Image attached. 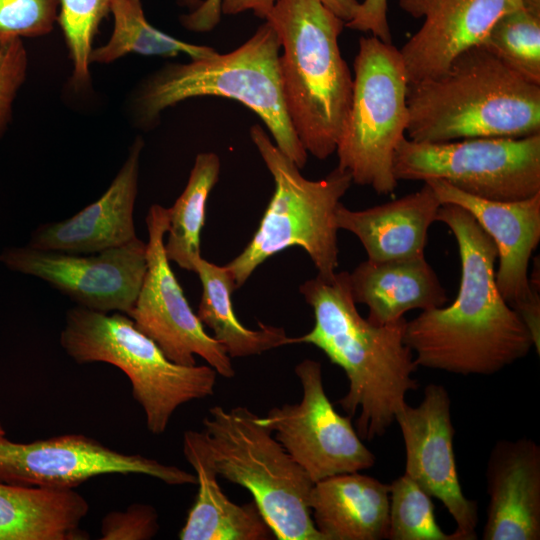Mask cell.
I'll return each instance as SVG.
<instances>
[{
    "label": "cell",
    "mask_w": 540,
    "mask_h": 540,
    "mask_svg": "<svg viewBox=\"0 0 540 540\" xmlns=\"http://www.w3.org/2000/svg\"><path fill=\"white\" fill-rule=\"evenodd\" d=\"M436 221L445 224L457 242L459 291L450 305L406 321L404 341L418 367L463 376L493 375L525 358L533 339L497 288L498 251L491 237L468 211L454 204H442Z\"/></svg>",
    "instance_id": "6da1fadb"
},
{
    "label": "cell",
    "mask_w": 540,
    "mask_h": 540,
    "mask_svg": "<svg viewBox=\"0 0 540 540\" xmlns=\"http://www.w3.org/2000/svg\"><path fill=\"white\" fill-rule=\"evenodd\" d=\"M314 314L313 328L291 343L311 344L339 366L348 391L338 404L351 418L358 413L361 439L380 437L395 422L406 394L418 388V366L404 341L406 319L378 325L363 318L352 296L349 272L317 274L300 286Z\"/></svg>",
    "instance_id": "7a4b0ae2"
},
{
    "label": "cell",
    "mask_w": 540,
    "mask_h": 540,
    "mask_svg": "<svg viewBox=\"0 0 540 540\" xmlns=\"http://www.w3.org/2000/svg\"><path fill=\"white\" fill-rule=\"evenodd\" d=\"M406 135L416 142L540 134V85L482 45L460 53L442 74L410 82Z\"/></svg>",
    "instance_id": "3957f363"
},
{
    "label": "cell",
    "mask_w": 540,
    "mask_h": 540,
    "mask_svg": "<svg viewBox=\"0 0 540 540\" xmlns=\"http://www.w3.org/2000/svg\"><path fill=\"white\" fill-rule=\"evenodd\" d=\"M264 20L280 40L292 127L307 153L327 159L336 151L352 97L353 77L338 42L345 22L318 0H277Z\"/></svg>",
    "instance_id": "277c9868"
},
{
    "label": "cell",
    "mask_w": 540,
    "mask_h": 540,
    "mask_svg": "<svg viewBox=\"0 0 540 540\" xmlns=\"http://www.w3.org/2000/svg\"><path fill=\"white\" fill-rule=\"evenodd\" d=\"M280 40L264 21L235 50L170 63L150 76L140 87L134 111L140 125L150 127L167 108L186 99L219 96L241 102L265 124L279 150L299 169L308 153L287 114L279 69Z\"/></svg>",
    "instance_id": "5b68a950"
},
{
    "label": "cell",
    "mask_w": 540,
    "mask_h": 540,
    "mask_svg": "<svg viewBox=\"0 0 540 540\" xmlns=\"http://www.w3.org/2000/svg\"><path fill=\"white\" fill-rule=\"evenodd\" d=\"M199 438L218 476L247 489L278 540H324L309 507L314 482L244 406H214Z\"/></svg>",
    "instance_id": "8992f818"
},
{
    "label": "cell",
    "mask_w": 540,
    "mask_h": 540,
    "mask_svg": "<svg viewBox=\"0 0 540 540\" xmlns=\"http://www.w3.org/2000/svg\"><path fill=\"white\" fill-rule=\"evenodd\" d=\"M250 137L274 179V192L259 226L244 250L225 266L235 288L245 284L259 265L290 247L302 248L318 274L330 275L338 267L339 228L336 209L353 181L338 166L319 180L301 175L296 164L284 155L259 124Z\"/></svg>",
    "instance_id": "52a82bcc"
},
{
    "label": "cell",
    "mask_w": 540,
    "mask_h": 540,
    "mask_svg": "<svg viewBox=\"0 0 540 540\" xmlns=\"http://www.w3.org/2000/svg\"><path fill=\"white\" fill-rule=\"evenodd\" d=\"M60 344L79 364L104 362L122 370L154 435L166 431L179 406L214 394L217 372L211 366L172 362L124 313L73 307L66 312Z\"/></svg>",
    "instance_id": "ba28073f"
},
{
    "label": "cell",
    "mask_w": 540,
    "mask_h": 540,
    "mask_svg": "<svg viewBox=\"0 0 540 540\" xmlns=\"http://www.w3.org/2000/svg\"><path fill=\"white\" fill-rule=\"evenodd\" d=\"M408 84L399 49L373 35L360 37L350 108L335 152L353 183L379 194L392 193L398 183L393 156L406 137Z\"/></svg>",
    "instance_id": "9c48e42d"
},
{
    "label": "cell",
    "mask_w": 540,
    "mask_h": 540,
    "mask_svg": "<svg viewBox=\"0 0 540 540\" xmlns=\"http://www.w3.org/2000/svg\"><path fill=\"white\" fill-rule=\"evenodd\" d=\"M397 181L440 179L487 200L517 201L540 192V134L447 142L403 138L393 156Z\"/></svg>",
    "instance_id": "30bf717a"
},
{
    "label": "cell",
    "mask_w": 540,
    "mask_h": 540,
    "mask_svg": "<svg viewBox=\"0 0 540 540\" xmlns=\"http://www.w3.org/2000/svg\"><path fill=\"white\" fill-rule=\"evenodd\" d=\"M146 273L128 316L137 329L151 338L172 362L196 365L203 358L217 374L232 378L235 370L224 347L208 335L190 307L170 266L164 241L169 226V210L153 204L146 216Z\"/></svg>",
    "instance_id": "8fae6325"
},
{
    "label": "cell",
    "mask_w": 540,
    "mask_h": 540,
    "mask_svg": "<svg viewBox=\"0 0 540 540\" xmlns=\"http://www.w3.org/2000/svg\"><path fill=\"white\" fill-rule=\"evenodd\" d=\"M302 387L298 403L283 404L259 416L262 425L315 483L326 477L371 468L375 455L351 423L330 402L323 385L321 363L304 359L295 367Z\"/></svg>",
    "instance_id": "7c38bea8"
},
{
    "label": "cell",
    "mask_w": 540,
    "mask_h": 540,
    "mask_svg": "<svg viewBox=\"0 0 540 540\" xmlns=\"http://www.w3.org/2000/svg\"><path fill=\"white\" fill-rule=\"evenodd\" d=\"M0 261L11 271L34 276L77 306L129 314L146 269V243L138 237L118 247L74 254L30 245L5 248Z\"/></svg>",
    "instance_id": "4fadbf2b"
},
{
    "label": "cell",
    "mask_w": 540,
    "mask_h": 540,
    "mask_svg": "<svg viewBox=\"0 0 540 540\" xmlns=\"http://www.w3.org/2000/svg\"><path fill=\"white\" fill-rule=\"evenodd\" d=\"M143 474L169 485L196 484V475L139 454H125L81 434L31 443L0 438V482L74 489L103 474Z\"/></svg>",
    "instance_id": "5bb4252c"
},
{
    "label": "cell",
    "mask_w": 540,
    "mask_h": 540,
    "mask_svg": "<svg viewBox=\"0 0 540 540\" xmlns=\"http://www.w3.org/2000/svg\"><path fill=\"white\" fill-rule=\"evenodd\" d=\"M442 204L468 211L491 237L498 251L497 288L533 337L540 335L539 268L529 262L540 241V192L517 201H494L467 194L440 179L425 181Z\"/></svg>",
    "instance_id": "9a60e30c"
},
{
    "label": "cell",
    "mask_w": 540,
    "mask_h": 540,
    "mask_svg": "<svg viewBox=\"0 0 540 540\" xmlns=\"http://www.w3.org/2000/svg\"><path fill=\"white\" fill-rule=\"evenodd\" d=\"M395 422L405 445V474L442 502L456 524L453 540L477 539L478 505L464 495L459 482L448 391L441 384H428L420 404L405 402Z\"/></svg>",
    "instance_id": "2e32d148"
},
{
    "label": "cell",
    "mask_w": 540,
    "mask_h": 540,
    "mask_svg": "<svg viewBox=\"0 0 540 540\" xmlns=\"http://www.w3.org/2000/svg\"><path fill=\"white\" fill-rule=\"evenodd\" d=\"M413 18H423L399 50L409 83L442 74L463 51L479 45L494 23L521 7L520 0H398Z\"/></svg>",
    "instance_id": "e0dca14e"
},
{
    "label": "cell",
    "mask_w": 540,
    "mask_h": 540,
    "mask_svg": "<svg viewBox=\"0 0 540 540\" xmlns=\"http://www.w3.org/2000/svg\"><path fill=\"white\" fill-rule=\"evenodd\" d=\"M143 147V139L137 137L110 186L95 202L65 220L39 225L32 232L28 245L91 254L137 238L134 207Z\"/></svg>",
    "instance_id": "ac0fdd59"
},
{
    "label": "cell",
    "mask_w": 540,
    "mask_h": 540,
    "mask_svg": "<svg viewBox=\"0 0 540 540\" xmlns=\"http://www.w3.org/2000/svg\"><path fill=\"white\" fill-rule=\"evenodd\" d=\"M489 503L484 540L540 539V446L532 439H502L486 465Z\"/></svg>",
    "instance_id": "d6986e66"
},
{
    "label": "cell",
    "mask_w": 540,
    "mask_h": 540,
    "mask_svg": "<svg viewBox=\"0 0 540 540\" xmlns=\"http://www.w3.org/2000/svg\"><path fill=\"white\" fill-rule=\"evenodd\" d=\"M441 201L424 182L416 192L363 210L339 203L337 227L354 234L367 259L386 261L424 255L428 230L436 222Z\"/></svg>",
    "instance_id": "ffe728a7"
},
{
    "label": "cell",
    "mask_w": 540,
    "mask_h": 540,
    "mask_svg": "<svg viewBox=\"0 0 540 540\" xmlns=\"http://www.w3.org/2000/svg\"><path fill=\"white\" fill-rule=\"evenodd\" d=\"M309 507L324 540L387 539L389 485L359 472L314 483Z\"/></svg>",
    "instance_id": "44dd1931"
},
{
    "label": "cell",
    "mask_w": 540,
    "mask_h": 540,
    "mask_svg": "<svg viewBox=\"0 0 540 540\" xmlns=\"http://www.w3.org/2000/svg\"><path fill=\"white\" fill-rule=\"evenodd\" d=\"M356 304L368 307L367 319L378 325L404 318L413 309L444 306L447 295L424 255L386 261L366 260L349 273Z\"/></svg>",
    "instance_id": "7402d4cb"
},
{
    "label": "cell",
    "mask_w": 540,
    "mask_h": 540,
    "mask_svg": "<svg viewBox=\"0 0 540 540\" xmlns=\"http://www.w3.org/2000/svg\"><path fill=\"white\" fill-rule=\"evenodd\" d=\"M183 453L196 472L198 492L179 533L181 540H268L274 534L254 501L232 502L203 451L199 431L183 435Z\"/></svg>",
    "instance_id": "603a6c76"
},
{
    "label": "cell",
    "mask_w": 540,
    "mask_h": 540,
    "mask_svg": "<svg viewBox=\"0 0 540 540\" xmlns=\"http://www.w3.org/2000/svg\"><path fill=\"white\" fill-rule=\"evenodd\" d=\"M89 505L74 489L0 482V540H84Z\"/></svg>",
    "instance_id": "cb8c5ba5"
},
{
    "label": "cell",
    "mask_w": 540,
    "mask_h": 540,
    "mask_svg": "<svg viewBox=\"0 0 540 540\" xmlns=\"http://www.w3.org/2000/svg\"><path fill=\"white\" fill-rule=\"evenodd\" d=\"M202 284V295L197 316L213 332V338L232 358L259 355L284 345L292 344L284 328L259 323L249 329L236 317L232 304L234 278L226 266L213 264L199 257L194 263Z\"/></svg>",
    "instance_id": "d4e9b609"
},
{
    "label": "cell",
    "mask_w": 540,
    "mask_h": 540,
    "mask_svg": "<svg viewBox=\"0 0 540 540\" xmlns=\"http://www.w3.org/2000/svg\"><path fill=\"white\" fill-rule=\"evenodd\" d=\"M220 159L214 152L199 153L187 184L169 210L165 253L169 261L194 272V263L201 257L200 236L205 224L209 194L218 181Z\"/></svg>",
    "instance_id": "484cf974"
},
{
    "label": "cell",
    "mask_w": 540,
    "mask_h": 540,
    "mask_svg": "<svg viewBox=\"0 0 540 540\" xmlns=\"http://www.w3.org/2000/svg\"><path fill=\"white\" fill-rule=\"evenodd\" d=\"M114 26L110 39L93 48L90 63H110L129 53L174 57L186 54L191 59L208 57L214 48L195 45L174 38L154 26L144 15L141 0H112Z\"/></svg>",
    "instance_id": "4316f807"
},
{
    "label": "cell",
    "mask_w": 540,
    "mask_h": 540,
    "mask_svg": "<svg viewBox=\"0 0 540 540\" xmlns=\"http://www.w3.org/2000/svg\"><path fill=\"white\" fill-rule=\"evenodd\" d=\"M525 80L540 85V16L520 7L502 15L480 43Z\"/></svg>",
    "instance_id": "83f0119b"
},
{
    "label": "cell",
    "mask_w": 540,
    "mask_h": 540,
    "mask_svg": "<svg viewBox=\"0 0 540 540\" xmlns=\"http://www.w3.org/2000/svg\"><path fill=\"white\" fill-rule=\"evenodd\" d=\"M432 497L405 473L389 484V540H453L435 517Z\"/></svg>",
    "instance_id": "f1b7e54d"
},
{
    "label": "cell",
    "mask_w": 540,
    "mask_h": 540,
    "mask_svg": "<svg viewBox=\"0 0 540 540\" xmlns=\"http://www.w3.org/2000/svg\"><path fill=\"white\" fill-rule=\"evenodd\" d=\"M112 0H59V22L73 64L75 88L90 82V54L99 24L111 12Z\"/></svg>",
    "instance_id": "f546056e"
},
{
    "label": "cell",
    "mask_w": 540,
    "mask_h": 540,
    "mask_svg": "<svg viewBox=\"0 0 540 540\" xmlns=\"http://www.w3.org/2000/svg\"><path fill=\"white\" fill-rule=\"evenodd\" d=\"M58 11L59 0H0V40L46 35Z\"/></svg>",
    "instance_id": "4dcf8cb0"
},
{
    "label": "cell",
    "mask_w": 540,
    "mask_h": 540,
    "mask_svg": "<svg viewBox=\"0 0 540 540\" xmlns=\"http://www.w3.org/2000/svg\"><path fill=\"white\" fill-rule=\"evenodd\" d=\"M28 69V55L22 39L0 40V137L5 132L13 104Z\"/></svg>",
    "instance_id": "1f68e13d"
},
{
    "label": "cell",
    "mask_w": 540,
    "mask_h": 540,
    "mask_svg": "<svg viewBox=\"0 0 540 540\" xmlns=\"http://www.w3.org/2000/svg\"><path fill=\"white\" fill-rule=\"evenodd\" d=\"M159 529L158 514L148 504L134 503L124 511L107 513L101 522L102 540H147Z\"/></svg>",
    "instance_id": "d6a6232c"
},
{
    "label": "cell",
    "mask_w": 540,
    "mask_h": 540,
    "mask_svg": "<svg viewBox=\"0 0 540 540\" xmlns=\"http://www.w3.org/2000/svg\"><path fill=\"white\" fill-rule=\"evenodd\" d=\"M345 27L370 32L385 43H392L387 19V0H364L360 2L354 18Z\"/></svg>",
    "instance_id": "836d02e7"
},
{
    "label": "cell",
    "mask_w": 540,
    "mask_h": 540,
    "mask_svg": "<svg viewBox=\"0 0 540 540\" xmlns=\"http://www.w3.org/2000/svg\"><path fill=\"white\" fill-rule=\"evenodd\" d=\"M221 15V0H204L196 9L182 15L180 22L187 30L208 32L217 26Z\"/></svg>",
    "instance_id": "e575fe53"
},
{
    "label": "cell",
    "mask_w": 540,
    "mask_h": 540,
    "mask_svg": "<svg viewBox=\"0 0 540 540\" xmlns=\"http://www.w3.org/2000/svg\"><path fill=\"white\" fill-rule=\"evenodd\" d=\"M276 2L277 0H221V12L224 15H236L252 11L264 20Z\"/></svg>",
    "instance_id": "d590c367"
},
{
    "label": "cell",
    "mask_w": 540,
    "mask_h": 540,
    "mask_svg": "<svg viewBox=\"0 0 540 540\" xmlns=\"http://www.w3.org/2000/svg\"><path fill=\"white\" fill-rule=\"evenodd\" d=\"M330 12L346 23L351 21L359 7L358 0H318Z\"/></svg>",
    "instance_id": "8d00e7d4"
},
{
    "label": "cell",
    "mask_w": 540,
    "mask_h": 540,
    "mask_svg": "<svg viewBox=\"0 0 540 540\" xmlns=\"http://www.w3.org/2000/svg\"><path fill=\"white\" fill-rule=\"evenodd\" d=\"M521 7L540 16V0H520Z\"/></svg>",
    "instance_id": "74e56055"
},
{
    "label": "cell",
    "mask_w": 540,
    "mask_h": 540,
    "mask_svg": "<svg viewBox=\"0 0 540 540\" xmlns=\"http://www.w3.org/2000/svg\"><path fill=\"white\" fill-rule=\"evenodd\" d=\"M178 3L182 6H185L190 9V11L196 9L203 0H177Z\"/></svg>",
    "instance_id": "f35d334b"
},
{
    "label": "cell",
    "mask_w": 540,
    "mask_h": 540,
    "mask_svg": "<svg viewBox=\"0 0 540 540\" xmlns=\"http://www.w3.org/2000/svg\"><path fill=\"white\" fill-rule=\"evenodd\" d=\"M5 437V430L0 423V438Z\"/></svg>",
    "instance_id": "ab89813d"
}]
</instances>
